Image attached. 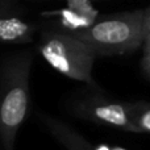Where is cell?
I'll list each match as a JSON object with an SVG mask.
<instances>
[{"instance_id":"cell-5","label":"cell","mask_w":150,"mask_h":150,"mask_svg":"<svg viewBox=\"0 0 150 150\" xmlns=\"http://www.w3.org/2000/svg\"><path fill=\"white\" fill-rule=\"evenodd\" d=\"M36 26L26 23L24 18L8 12L1 5L0 17V40L4 44H28L33 41Z\"/></svg>"},{"instance_id":"cell-3","label":"cell","mask_w":150,"mask_h":150,"mask_svg":"<svg viewBox=\"0 0 150 150\" xmlns=\"http://www.w3.org/2000/svg\"><path fill=\"white\" fill-rule=\"evenodd\" d=\"M40 54L59 74L74 80L95 84L92 67L96 52L91 45L67 32H45L38 42Z\"/></svg>"},{"instance_id":"cell-1","label":"cell","mask_w":150,"mask_h":150,"mask_svg":"<svg viewBox=\"0 0 150 150\" xmlns=\"http://www.w3.org/2000/svg\"><path fill=\"white\" fill-rule=\"evenodd\" d=\"M33 57L29 52L4 59L1 66L0 141L3 150H15V141L29 109V76Z\"/></svg>"},{"instance_id":"cell-6","label":"cell","mask_w":150,"mask_h":150,"mask_svg":"<svg viewBox=\"0 0 150 150\" xmlns=\"http://www.w3.org/2000/svg\"><path fill=\"white\" fill-rule=\"evenodd\" d=\"M40 119L47 129V132L66 150H95L92 144L88 142L70 125L65 124L55 117L47 116V115H40Z\"/></svg>"},{"instance_id":"cell-10","label":"cell","mask_w":150,"mask_h":150,"mask_svg":"<svg viewBox=\"0 0 150 150\" xmlns=\"http://www.w3.org/2000/svg\"><path fill=\"white\" fill-rule=\"evenodd\" d=\"M144 53H150V34L145 36V41H144Z\"/></svg>"},{"instance_id":"cell-4","label":"cell","mask_w":150,"mask_h":150,"mask_svg":"<svg viewBox=\"0 0 150 150\" xmlns=\"http://www.w3.org/2000/svg\"><path fill=\"white\" fill-rule=\"evenodd\" d=\"M73 113L83 120L109 125L124 132L138 133L130 117V103L128 101L90 96L74 103Z\"/></svg>"},{"instance_id":"cell-8","label":"cell","mask_w":150,"mask_h":150,"mask_svg":"<svg viewBox=\"0 0 150 150\" xmlns=\"http://www.w3.org/2000/svg\"><path fill=\"white\" fill-rule=\"evenodd\" d=\"M141 67H142L144 74L150 80V53H144L142 61H141Z\"/></svg>"},{"instance_id":"cell-9","label":"cell","mask_w":150,"mask_h":150,"mask_svg":"<svg viewBox=\"0 0 150 150\" xmlns=\"http://www.w3.org/2000/svg\"><path fill=\"white\" fill-rule=\"evenodd\" d=\"M144 29H145V36L150 34V8L145 9V17H144Z\"/></svg>"},{"instance_id":"cell-7","label":"cell","mask_w":150,"mask_h":150,"mask_svg":"<svg viewBox=\"0 0 150 150\" xmlns=\"http://www.w3.org/2000/svg\"><path fill=\"white\" fill-rule=\"evenodd\" d=\"M130 117L138 133H150V103L148 101L130 103Z\"/></svg>"},{"instance_id":"cell-2","label":"cell","mask_w":150,"mask_h":150,"mask_svg":"<svg viewBox=\"0 0 150 150\" xmlns=\"http://www.w3.org/2000/svg\"><path fill=\"white\" fill-rule=\"evenodd\" d=\"M144 17L145 9L112 15L71 34L91 45L98 55L128 54L144 45Z\"/></svg>"}]
</instances>
